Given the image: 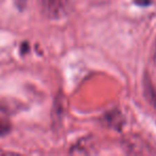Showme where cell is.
Masks as SVG:
<instances>
[{
  "label": "cell",
  "instance_id": "6da1fadb",
  "mask_svg": "<svg viewBox=\"0 0 156 156\" xmlns=\"http://www.w3.org/2000/svg\"><path fill=\"white\" fill-rule=\"evenodd\" d=\"M42 13L50 20H58L66 14L69 0H37Z\"/></svg>",
  "mask_w": 156,
  "mask_h": 156
},
{
  "label": "cell",
  "instance_id": "7a4b0ae2",
  "mask_svg": "<svg viewBox=\"0 0 156 156\" xmlns=\"http://www.w3.org/2000/svg\"><path fill=\"white\" fill-rule=\"evenodd\" d=\"M8 129H9V124H8V122L5 121L3 118L0 117V135L7 133Z\"/></svg>",
  "mask_w": 156,
  "mask_h": 156
},
{
  "label": "cell",
  "instance_id": "3957f363",
  "mask_svg": "<svg viewBox=\"0 0 156 156\" xmlns=\"http://www.w3.org/2000/svg\"><path fill=\"white\" fill-rule=\"evenodd\" d=\"M136 3L140 5H147L150 3V0H136Z\"/></svg>",
  "mask_w": 156,
  "mask_h": 156
},
{
  "label": "cell",
  "instance_id": "277c9868",
  "mask_svg": "<svg viewBox=\"0 0 156 156\" xmlns=\"http://www.w3.org/2000/svg\"><path fill=\"white\" fill-rule=\"evenodd\" d=\"M154 62L156 64V44H155V51H154Z\"/></svg>",
  "mask_w": 156,
  "mask_h": 156
}]
</instances>
